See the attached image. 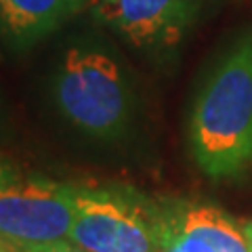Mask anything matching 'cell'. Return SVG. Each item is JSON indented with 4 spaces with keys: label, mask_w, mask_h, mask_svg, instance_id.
<instances>
[{
    "label": "cell",
    "mask_w": 252,
    "mask_h": 252,
    "mask_svg": "<svg viewBox=\"0 0 252 252\" xmlns=\"http://www.w3.org/2000/svg\"><path fill=\"white\" fill-rule=\"evenodd\" d=\"M242 229H244V233H246V240H248V244H250V252H252V220L244 223Z\"/></svg>",
    "instance_id": "30bf717a"
},
{
    "label": "cell",
    "mask_w": 252,
    "mask_h": 252,
    "mask_svg": "<svg viewBox=\"0 0 252 252\" xmlns=\"http://www.w3.org/2000/svg\"><path fill=\"white\" fill-rule=\"evenodd\" d=\"M76 189L49 179L0 183V252L69 242Z\"/></svg>",
    "instance_id": "277c9868"
},
{
    "label": "cell",
    "mask_w": 252,
    "mask_h": 252,
    "mask_svg": "<svg viewBox=\"0 0 252 252\" xmlns=\"http://www.w3.org/2000/svg\"><path fill=\"white\" fill-rule=\"evenodd\" d=\"M202 4L204 0H91L94 17L137 49L177 46Z\"/></svg>",
    "instance_id": "5b68a950"
},
{
    "label": "cell",
    "mask_w": 252,
    "mask_h": 252,
    "mask_svg": "<svg viewBox=\"0 0 252 252\" xmlns=\"http://www.w3.org/2000/svg\"><path fill=\"white\" fill-rule=\"evenodd\" d=\"M177 227L183 233L198 238L212 252H250L242 227L212 206H191L187 210H175Z\"/></svg>",
    "instance_id": "52a82bcc"
},
{
    "label": "cell",
    "mask_w": 252,
    "mask_h": 252,
    "mask_svg": "<svg viewBox=\"0 0 252 252\" xmlns=\"http://www.w3.org/2000/svg\"><path fill=\"white\" fill-rule=\"evenodd\" d=\"M17 252H89V250L76 246V244H72V242H59V244H51V246L30 248V250H17Z\"/></svg>",
    "instance_id": "ba28073f"
},
{
    "label": "cell",
    "mask_w": 252,
    "mask_h": 252,
    "mask_svg": "<svg viewBox=\"0 0 252 252\" xmlns=\"http://www.w3.org/2000/svg\"><path fill=\"white\" fill-rule=\"evenodd\" d=\"M51 101L76 132L99 143L126 137L135 101L120 63L93 40L72 42L51 74Z\"/></svg>",
    "instance_id": "7a4b0ae2"
},
{
    "label": "cell",
    "mask_w": 252,
    "mask_h": 252,
    "mask_svg": "<svg viewBox=\"0 0 252 252\" xmlns=\"http://www.w3.org/2000/svg\"><path fill=\"white\" fill-rule=\"evenodd\" d=\"M168 217L130 187H78L69 242L89 252H162Z\"/></svg>",
    "instance_id": "3957f363"
},
{
    "label": "cell",
    "mask_w": 252,
    "mask_h": 252,
    "mask_svg": "<svg viewBox=\"0 0 252 252\" xmlns=\"http://www.w3.org/2000/svg\"><path fill=\"white\" fill-rule=\"evenodd\" d=\"M91 0H0V44L26 51L69 21Z\"/></svg>",
    "instance_id": "8992f818"
},
{
    "label": "cell",
    "mask_w": 252,
    "mask_h": 252,
    "mask_svg": "<svg viewBox=\"0 0 252 252\" xmlns=\"http://www.w3.org/2000/svg\"><path fill=\"white\" fill-rule=\"evenodd\" d=\"M189 145L210 179L233 177L252 162V36L231 46L200 89Z\"/></svg>",
    "instance_id": "6da1fadb"
},
{
    "label": "cell",
    "mask_w": 252,
    "mask_h": 252,
    "mask_svg": "<svg viewBox=\"0 0 252 252\" xmlns=\"http://www.w3.org/2000/svg\"><path fill=\"white\" fill-rule=\"evenodd\" d=\"M13 179H15V175L9 170V166L0 160V183H6V181H13Z\"/></svg>",
    "instance_id": "9c48e42d"
}]
</instances>
